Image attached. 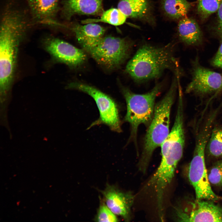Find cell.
Here are the masks:
<instances>
[{"label": "cell", "instance_id": "6da1fadb", "mask_svg": "<svg viewBox=\"0 0 222 222\" xmlns=\"http://www.w3.org/2000/svg\"><path fill=\"white\" fill-rule=\"evenodd\" d=\"M179 67L173 45L157 47L145 44L128 62L125 71L135 81L141 82L159 77L166 70L175 73Z\"/></svg>", "mask_w": 222, "mask_h": 222}, {"label": "cell", "instance_id": "7a4b0ae2", "mask_svg": "<svg viewBox=\"0 0 222 222\" xmlns=\"http://www.w3.org/2000/svg\"><path fill=\"white\" fill-rule=\"evenodd\" d=\"M179 78L175 75L170 88L163 98L155 105L152 119L145 136L143 149L139 162L140 171L144 173L155 150L161 145L169 133L170 116Z\"/></svg>", "mask_w": 222, "mask_h": 222}, {"label": "cell", "instance_id": "3957f363", "mask_svg": "<svg viewBox=\"0 0 222 222\" xmlns=\"http://www.w3.org/2000/svg\"><path fill=\"white\" fill-rule=\"evenodd\" d=\"M211 133L206 126L200 128L196 135L193 156L187 169L188 180L195 191L197 199L217 200L219 198L212 189L205 160L206 146Z\"/></svg>", "mask_w": 222, "mask_h": 222}, {"label": "cell", "instance_id": "277c9868", "mask_svg": "<svg viewBox=\"0 0 222 222\" xmlns=\"http://www.w3.org/2000/svg\"><path fill=\"white\" fill-rule=\"evenodd\" d=\"M162 87V84L158 83L150 91L142 94L135 93L126 88H122L127 106L125 121L131 126V138L136 143L139 125L143 124L148 126L152 119L155 100Z\"/></svg>", "mask_w": 222, "mask_h": 222}, {"label": "cell", "instance_id": "5b68a950", "mask_svg": "<svg viewBox=\"0 0 222 222\" xmlns=\"http://www.w3.org/2000/svg\"><path fill=\"white\" fill-rule=\"evenodd\" d=\"M0 32V91L3 98L12 83L18 46L23 36L7 29H1Z\"/></svg>", "mask_w": 222, "mask_h": 222}, {"label": "cell", "instance_id": "8992f818", "mask_svg": "<svg viewBox=\"0 0 222 222\" xmlns=\"http://www.w3.org/2000/svg\"><path fill=\"white\" fill-rule=\"evenodd\" d=\"M133 44L124 38L103 37L87 52L99 64L108 68L121 65L128 56Z\"/></svg>", "mask_w": 222, "mask_h": 222}, {"label": "cell", "instance_id": "52a82bcc", "mask_svg": "<svg viewBox=\"0 0 222 222\" xmlns=\"http://www.w3.org/2000/svg\"><path fill=\"white\" fill-rule=\"evenodd\" d=\"M68 87L88 94L95 101L100 117L90 127L104 124L108 126L113 131L121 132V123L117 106L110 97L93 86L80 82H72L68 84Z\"/></svg>", "mask_w": 222, "mask_h": 222}, {"label": "cell", "instance_id": "ba28073f", "mask_svg": "<svg viewBox=\"0 0 222 222\" xmlns=\"http://www.w3.org/2000/svg\"><path fill=\"white\" fill-rule=\"evenodd\" d=\"M212 201L195 199L183 209H177L178 219L185 222H222V207Z\"/></svg>", "mask_w": 222, "mask_h": 222}, {"label": "cell", "instance_id": "9c48e42d", "mask_svg": "<svg viewBox=\"0 0 222 222\" xmlns=\"http://www.w3.org/2000/svg\"><path fill=\"white\" fill-rule=\"evenodd\" d=\"M44 44L45 49L55 60L70 67H78L86 60L83 50L62 39L51 37L46 39Z\"/></svg>", "mask_w": 222, "mask_h": 222}, {"label": "cell", "instance_id": "30bf717a", "mask_svg": "<svg viewBox=\"0 0 222 222\" xmlns=\"http://www.w3.org/2000/svg\"><path fill=\"white\" fill-rule=\"evenodd\" d=\"M192 77L187 86L185 92L201 95L214 92L222 88V76L197 64L193 68Z\"/></svg>", "mask_w": 222, "mask_h": 222}, {"label": "cell", "instance_id": "8fae6325", "mask_svg": "<svg viewBox=\"0 0 222 222\" xmlns=\"http://www.w3.org/2000/svg\"><path fill=\"white\" fill-rule=\"evenodd\" d=\"M101 193L104 203L114 214L121 216L125 221L130 220L131 208L134 200L131 192L123 191L114 185L108 184Z\"/></svg>", "mask_w": 222, "mask_h": 222}, {"label": "cell", "instance_id": "7c38bea8", "mask_svg": "<svg viewBox=\"0 0 222 222\" xmlns=\"http://www.w3.org/2000/svg\"><path fill=\"white\" fill-rule=\"evenodd\" d=\"M72 30L78 42L87 52L98 43L106 31L105 28L94 23L76 24Z\"/></svg>", "mask_w": 222, "mask_h": 222}, {"label": "cell", "instance_id": "4fadbf2b", "mask_svg": "<svg viewBox=\"0 0 222 222\" xmlns=\"http://www.w3.org/2000/svg\"><path fill=\"white\" fill-rule=\"evenodd\" d=\"M102 10V0H65L62 13L69 19L76 14L94 15L100 13Z\"/></svg>", "mask_w": 222, "mask_h": 222}, {"label": "cell", "instance_id": "5bb4252c", "mask_svg": "<svg viewBox=\"0 0 222 222\" xmlns=\"http://www.w3.org/2000/svg\"><path fill=\"white\" fill-rule=\"evenodd\" d=\"M33 18L40 23H54L58 0H27Z\"/></svg>", "mask_w": 222, "mask_h": 222}, {"label": "cell", "instance_id": "9a60e30c", "mask_svg": "<svg viewBox=\"0 0 222 222\" xmlns=\"http://www.w3.org/2000/svg\"><path fill=\"white\" fill-rule=\"evenodd\" d=\"M178 33L180 39L187 45L198 46L202 42V32L198 23L193 18L182 19L178 24Z\"/></svg>", "mask_w": 222, "mask_h": 222}, {"label": "cell", "instance_id": "2e32d148", "mask_svg": "<svg viewBox=\"0 0 222 222\" xmlns=\"http://www.w3.org/2000/svg\"><path fill=\"white\" fill-rule=\"evenodd\" d=\"M148 6V0H121L117 8L127 17L140 18L146 14Z\"/></svg>", "mask_w": 222, "mask_h": 222}, {"label": "cell", "instance_id": "e0dca14e", "mask_svg": "<svg viewBox=\"0 0 222 222\" xmlns=\"http://www.w3.org/2000/svg\"><path fill=\"white\" fill-rule=\"evenodd\" d=\"M161 5L165 15L175 19L184 17L191 7L187 0H162Z\"/></svg>", "mask_w": 222, "mask_h": 222}, {"label": "cell", "instance_id": "ac0fdd59", "mask_svg": "<svg viewBox=\"0 0 222 222\" xmlns=\"http://www.w3.org/2000/svg\"><path fill=\"white\" fill-rule=\"evenodd\" d=\"M127 17L118 8H112L103 12L99 18L88 19L82 21L81 23L85 24L101 22L117 26L123 24Z\"/></svg>", "mask_w": 222, "mask_h": 222}, {"label": "cell", "instance_id": "d6986e66", "mask_svg": "<svg viewBox=\"0 0 222 222\" xmlns=\"http://www.w3.org/2000/svg\"><path fill=\"white\" fill-rule=\"evenodd\" d=\"M206 151L208 155L222 157V127L216 126L212 129Z\"/></svg>", "mask_w": 222, "mask_h": 222}, {"label": "cell", "instance_id": "ffe728a7", "mask_svg": "<svg viewBox=\"0 0 222 222\" xmlns=\"http://www.w3.org/2000/svg\"><path fill=\"white\" fill-rule=\"evenodd\" d=\"M222 0H197V13L202 21L217 11Z\"/></svg>", "mask_w": 222, "mask_h": 222}, {"label": "cell", "instance_id": "44dd1931", "mask_svg": "<svg viewBox=\"0 0 222 222\" xmlns=\"http://www.w3.org/2000/svg\"><path fill=\"white\" fill-rule=\"evenodd\" d=\"M208 178L211 185L222 187V159L216 162L207 171Z\"/></svg>", "mask_w": 222, "mask_h": 222}, {"label": "cell", "instance_id": "7402d4cb", "mask_svg": "<svg viewBox=\"0 0 222 222\" xmlns=\"http://www.w3.org/2000/svg\"><path fill=\"white\" fill-rule=\"evenodd\" d=\"M97 222H117L118 219L104 202L100 206L95 219Z\"/></svg>", "mask_w": 222, "mask_h": 222}, {"label": "cell", "instance_id": "603a6c76", "mask_svg": "<svg viewBox=\"0 0 222 222\" xmlns=\"http://www.w3.org/2000/svg\"><path fill=\"white\" fill-rule=\"evenodd\" d=\"M213 66L222 68V40L220 46L212 61Z\"/></svg>", "mask_w": 222, "mask_h": 222}, {"label": "cell", "instance_id": "cb8c5ba5", "mask_svg": "<svg viewBox=\"0 0 222 222\" xmlns=\"http://www.w3.org/2000/svg\"><path fill=\"white\" fill-rule=\"evenodd\" d=\"M217 11L216 31L222 40V1Z\"/></svg>", "mask_w": 222, "mask_h": 222}]
</instances>
